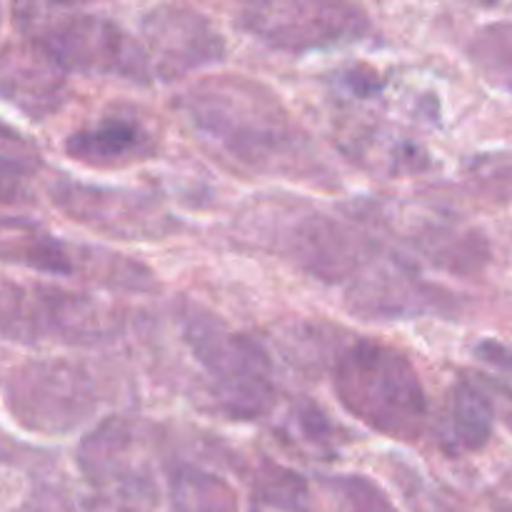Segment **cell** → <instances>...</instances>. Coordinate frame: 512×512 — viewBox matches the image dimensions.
Listing matches in <instances>:
<instances>
[{
  "label": "cell",
  "mask_w": 512,
  "mask_h": 512,
  "mask_svg": "<svg viewBox=\"0 0 512 512\" xmlns=\"http://www.w3.org/2000/svg\"><path fill=\"white\" fill-rule=\"evenodd\" d=\"M178 108L205 143L240 168L308 180L328 175L308 135L255 80L238 75L205 78L180 95Z\"/></svg>",
  "instance_id": "cell-1"
},
{
  "label": "cell",
  "mask_w": 512,
  "mask_h": 512,
  "mask_svg": "<svg viewBox=\"0 0 512 512\" xmlns=\"http://www.w3.org/2000/svg\"><path fill=\"white\" fill-rule=\"evenodd\" d=\"M335 393L353 418L375 433L415 443L428 420V398L418 370L400 350L358 340L335 363Z\"/></svg>",
  "instance_id": "cell-2"
},
{
  "label": "cell",
  "mask_w": 512,
  "mask_h": 512,
  "mask_svg": "<svg viewBox=\"0 0 512 512\" xmlns=\"http://www.w3.org/2000/svg\"><path fill=\"white\" fill-rule=\"evenodd\" d=\"M18 25L28 43L63 70L140 85L153 80L140 40L113 18L70 5H23L18 8Z\"/></svg>",
  "instance_id": "cell-3"
},
{
  "label": "cell",
  "mask_w": 512,
  "mask_h": 512,
  "mask_svg": "<svg viewBox=\"0 0 512 512\" xmlns=\"http://www.w3.org/2000/svg\"><path fill=\"white\" fill-rule=\"evenodd\" d=\"M238 223L245 238L325 283H350L370 260V248L353 230L300 200H260Z\"/></svg>",
  "instance_id": "cell-4"
},
{
  "label": "cell",
  "mask_w": 512,
  "mask_h": 512,
  "mask_svg": "<svg viewBox=\"0 0 512 512\" xmlns=\"http://www.w3.org/2000/svg\"><path fill=\"white\" fill-rule=\"evenodd\" d=\"M183 338L213 385L220 410L235 420H255L275 403L273 363L248 335L200 308L183 315Z\"/></svg>",
  "instance_id": "cell-5"
},
{
  "label": "cell",
  "mask_w": 512,
  "mask_h": 512,
  "mask_svg": "<svg viewBox=\"0 0 512 512\" xmlns=\"http://www.w3.org/2000/svg\"><path fill=\"white\" fill-rule=\"evenodd\" d=\"M115 333V318L93 298L0 278V335L18 343H98Z\"/></svg>",
  "instance_id": "cell-6"
},
{
  "label": "cell",
  "mask_w": 512,
  "mask_h": 512,
  "mask_svg": "<svg viewBox=\"0 0 512 512\" xmlns=\"http://www.w3.org/2000/svg\"><path fill=\"white\" fill-rule=\"evenodd\" d=\"M5 398L23 428L43 435L73 433L98 408L93 375L73 360H35L13 370Z\"/></svg>",
  "instance_id": "cell-7"
},
{
  "label": "cell",
  "mask_w": 512,
  "mask_h": 512,
  "mask_svg": "<svg viewBox=\"0 0 512 512\" xmlns=\"http://www.w3.org/2000/svg\"><path fill=\"white\" fill-rule=\"evenodd\" d=\"M238 23L270 48L303 53L358 40L368 15L348 3H258L240 10Z\"/></svg>",
  "instance_id": "cell-8"
},
{
  "label": "cell",
  "mask_w": 512,
  "mask_h": 512,
  "mask_svg": "<svg viewBox=\"0 0 512 512\" xmlns=\"http://www.w3.org/2000/svg\"><path fill=\"white\" fill-rule=\"evenodd\" d=\"M53 203L80 225L123 240H155L175 230L173 218L150 195L88 183H60Z\"/></svg>",
  "instance_id": "cell-9"
},
{
  "label": "cell",
  "mask_w": 512,
  "mask_h": 512,
  "mask_svg": "<svg viewBox=\"0 0 512 512\" xmlns=\"http://www.w3.org/2000/svg\"><path fill=\"white\" fill-rule=\"evenodd\" d=\"M150 73L160 80H178L225 55V38L198 10L160 5L140 23Z\"/></svg>",
  "instance_id": "cell-10"
},
{
  "label": "cell",
  "mask_w": 512,
  "mask_h": 512,
  "mask_svg": "<svg viewBox=\"0 0 512 512\" xmlns=\"http://www.w3.org/2000/svg\"><path fill=\"white\" fill-rule=\"evenodd\" d=\"M353 310L370 318H413L438 313L448 305V295L430 288L403 260L370 258L350 280Z\"/></svg>",
  "instance_id": "cell-11"
},
{
  "label": "cell",
  "mask_w": 512,
  "mask_h": 512,
  "mask_svg": "<svg viewBox=\"0 0 512 512\" xmlns=\"http://www.w3.org/2000/svg\"><path fill=\"white\" fill-rule=\"evenodd\" d=\"M0 95L30 118H45L60 108L65 70L33 43L0 53Z\"/></svg>",
  "instance_id": "cell-12"
},
{
  "label": "cell",
  "mask_w": 512,
  "mask_h": 512,
  "mask_svg": "<svg viewBox=\"0 0 512 512\" xmlns=\"http://www.w3.org/2000/svg\"><path fill=\"white\" fill-rule=\"evenodd\" d=\"M65 153L95 168L133 163L153 153V138L133 118H103L65 140Z\"/></svg>",
  "instance_id": "cell-13"
},
{
  "label": "cell",
  "mask_w": 512,
  "mask_h": 512,
  "mask_svg": "<svg viewBox=\"0 0 512 512\" xmlns=\"http://www.w3.org/2000/svg\"><path fill=\"white\" fill-rule=\"evenodd\" d=\"M495 400L483 383L458 380L450 388L440 420V443L448 453H475L485 448L493 435Z\"/></svg>",
  "instance_id": "cell-14"
},
{
  "label": "cell",
  "mask_w": 512,
  "mask_h": 512,
  "mask_svg": "<svg viewBox=\"0 0 512 512\" xmlns=\"http://www.w3.org/2000/svg\"><path fill=\"white\" fill-rule=\"evenodd\" d=\"M0 260L45 275H73L80 268L63 240L23 218H0Z\"/></svg>",
  "instance_id": "cell-15"
},
{
  "label": "cell",
  "mask_w": 512,
  "mask_h": 512,
  "mask_svg": "<svg viewBox=\"0 0 512 512\" xmlns=\"http://www.w3.org/2000/svg\"><path fill=\"white\" fill-rule=\"evenodd\" d=\"M173 512H238V495L215 473L180 463L168 480Z\"/></svg>",
  "instance_id": "cell-16"
},
{
  "label": "cell",
  "mask_w": 512,
  "mask_h": 512,
  "mask_svg": "<svg viewBox=\"0 0 512 512\" xmlns=\"http://www.w3.org/2000/svg\"><path fill=\"white\" fill-rule=\"evenodd\" d=\"M318 488L325 512H395L388 495L360 475L320 478Z\"/></svg>",
  "instance_id": "cell-17"
},
{
  "label": "cell",
  "mask_w": 512,
  "mask_h": 512,
  "mask_svg": "<svg viewBox=\"0 0 512 512\" xmlns=\"http://www.w3.org/2000/svg\"><path fill=\"white\" fill-rule=\"evenodd\" d=\"M470 58L493 85L512 93V20L485 25L470 40Z\"/></svg>",
  "instance_id": "cell-18"
},
{
  "label": "cell",
  "mask_w": 512,
  "mask_h": 512,
  "mask_svg": "<svg viewBox=\"0 0 512 512\" xmlns=\"http://www.w3.org/2000/svg\"><path fill=\"white\" fill-rule=\"evenodd\" d=\"M260 503L280 512H310V483L280 465H265L255 478Z\"/></svg>",
  "instance_id": "cell-19"
},
{
  "label": "cell",
  "mask_w": 512,
  "mask_h": 512,
  "mask_svg": "<svg viewBox=\"0 0 512 512\" xmlns=\"http://www.w3.org/2000/svg\"><path fill=\"white\" fill-rule=\"evenodd\" d=\"M288 435L315 455H333L338 450L335 428L318 405L303 403L293 408L288 418Z\"/></svg>",
  "instance_id": "cell-20"
},
{
  "label": "cell",
  "mask_w": 512,
  "mask_h": 512,
  "mask_svg": "<svg viewBox=\"0 0 512 512\" xmlns=\"http://www.w3.org/2000/svg\"><path fill=\"white\" fill-rule=\"evenodd\" d=\"M400 483H403L405 495H408L415 512H468L460 508L448 493H443L440 488H433V485H428L423 478H418V475L410 473L408 478L400 480Z\"/></svg>",
  "instance_id": "cell-21"
},
{
  "label": "cell",
  "mask_w": 512,
  "mask_h": 512,
  "mask_svg": "<svg viewBox=\"0 0 512 512\" xmlns=\"http://www.w3.org/2000/svg\"><path fill=\"white\" fill-rule=\"evenodd\" d=\"M30 170L20 160L0 155V203H15L28 195Z\"/></svg>",
  "instance_id": "cell-22"
}]
</instances>
